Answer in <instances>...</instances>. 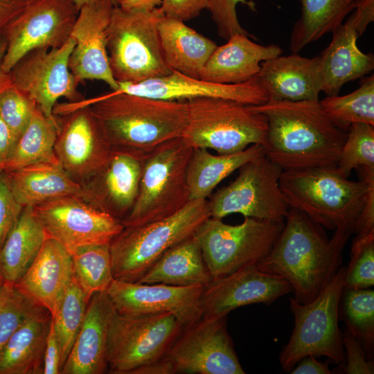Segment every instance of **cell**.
Segmentation results:
<instances>
[{
  "mask_svg": "<svg viewBox=\"0 0 374 374\" xmlns=\"http://www.w3.org/2000/svg\"><path fill=\"white\" fill-rule=\"evenodd\" d=\"M250 107L266 117L265 154L283 170L337 166L347 132L330 121L319 100Z\"/></svg>",
  "mask_w": 374,
  "mask_h": 374,
  "instance_id": "obj_1",
  "label": "cell"
},
{
  "mask_svg": "<svg viewBox=\"0 0 374 374\" xmlns=\"http://www.w3.org/2000/svg\"><path fill=\"white\" fill-rule=\"evenodd\" d=\"M352 233L337 229L328 239L323 226L290 208L282 231L256 266L262 271L286 280L293 289L294 299L301 303H309L340 267L344 247Z\"/></svg>",
  "mask_w": 374,
  "mask_h": 374,
  "instance_id": "obj_2",
  "label": "cell"
},
{
  "mask_svg": "<svg viewBox=\"0 0 374 374\" xmlns=\"http://www.w3.org/2000/svg\"><path fill=\"white\" fill-rule=\"evenodd\" d=\"M89 106L112 149L146 152L181 137L188 122L186 100L152 98L113 91L101 96L56 104L53 114L63 116Z\"/></svg>",
  "mask_w": 374,
  "mask_h": 374,
  "instance_id": "obj_3",
  "label": "cell"
},
{
  "mask_svg": "<svg viewBox=\"0 0 374 374\" xmlns=\"http://www.w3.org/2000/svg\"><path fill=\"white\" fill-rule=\"evenodd\" d=\"M360 179L349 180L336 166L283 170L279 184L290 206L331 230L354 233L371 190L374 168H359Z\"/></svg>",
  "mask_w": 374,
  "mask_h": 374,
  "instance_id": "obj_4",
  "label": "cell"
},
{
  "mask_svg": "<svg viewBox=\"0 0 374 374\" xmlns=\"http://www.w3.org/2000/svg\"><path fill=\"white\" fill-rule=\"evenodd\" d=\"M210 217L208 201L197 199L168 217L125 227L109 243L114 279L138 282L167 250Z\"/></svg>",
  "mask_w": 374,
  "mask_h": 374,
  "instance_id": "obj_5",
  "label": "cell"
},
{
  "mask_svg": "<svg viewBox=\"0 0 374 374\" xmlns=\"http://www.w3.org/2000/svg\"><path fill=\"white\" fill-rule=\"evenodd\" d=\"M193 151L181 136L145 153L138 195L122 221L125 227L168 217L190 201L187 171Z\"/></svg>",
  "mask_w": 374,
  "mask_h": 374,
  "instance_id": "obj_6",
  "label": "cell"
},
{
  "mask_svg": "<svg viewBox=\"0 0 374 374\" xmlns=\"http://www.w3.org/2000/svg\"><path fill=\"white\" fill-rule=\"evenodd\" d=\"M161 8L150 11L113 9L107 28V48L118 82L137 83L169 74L161 48L158 24Z\"/></svg>",
  "mask_w": 374,
  "mask_h": 374,
  "instance_id": "obj_7",
  "label": "cell"
},
{
  "mask_svg": "<svg viewBox=\"0 0 374 374\" xmlns=\"http://www.w3.org/2000/svg\"><path fill=\"white\" fill-rule=\"evenodd\" d=\"M186 103L188 122L181 137L193 148L228 154L254 144L264 146L267 118L250 105L217 98H195Z\"/></svg>",
  "mask_w": 374,
  "mask_h": 374,
  "instance_id": "obj_8",
  "label": "cell"
},
{
  "mask_svg": "<svg viewBox=\"0 0 374 374\" xmlns=\"http://www.w3.org/2000/svg\"><path fill=\"white\" fill-rule=\"evenodd\" d=\"M345 270L346 267H340L310 302L301 303L290 298L294 327L279 357L284 371L290 373L302 358L308 355L324 356L340 366L344 364L346 357L338 318Z\"/></svg>",
  "mask_w": 374,
  "mask_h": 374,
  "instance_id": "obj_9",
  "label": "cell"
},
{
  "mask_svg": "<svg viewBox=\"0 0 374 374\" xmlns=\"http://www.w3.org/2000/svg\"><path fill=\"white\" fill-rule=\"evenodd\" d=\"M284 222L244 217L242 223L230 225L222 219H206L195 235L213 280L262 260L282 231Z\"/></svg>",
  "mask_w": 374,
  "mask_h": 374,
  "instance_id": "obj_10",
  "label": "cell"
},
{
  "mask_svg": "<svg viewBox=\"0 0 374 374\" xmlns=\"http://www.w3.org/2000/svg\"><path fill=\"white\" fill-rule=\"evenodd\" d=\"M183 328L170 312L123 315L114 311L107 337V369L111 373L130 374L162 359Z\"/></svg>",
  "mask_w": 374,
  "mask_h": 374,
  "instance_id": "obj_11",
  "label": "cell"
},
{
  "mask_svg": "<svg viewBox=\"0 0 374 374\" xmlns=\"http://www.w3.org/2000/svg\"><path fill=\"white\" fill-rule=\"evenodd\" d=\"M238 177L208 201L211 217L240 213L244 217L284 222L290 209L280 190L282 168L265 154L239 169Z\"/></svg>",
  "mask_w": 374,
  "mask_h": 374,
  "instance_id": "obj_12",
  "label": "cell"
},
{
  "mask_svg": "<svg viewBox=\"0 0 374 374\" xmlns=\"http://www.w3.org/2000/svg\"><path fill=\"white\" fill-rule=\"evenodd\" d=\"M78 12L71 0H29L0 34L6 42L4 71L9 73L32 51L64 44L71 37Z\"/></svg>",
  "mask_w": 374,
  "mask_h": 374,
  "instance_id": "obj_13",
  "label": "cell"
},
{
  "mask_svg": "<svg viewBox=\"0 0 374 374\" xmlns=\"http://www.w3.org/2000/svg\"><path fill=\"white\" fill-rule=\"evenodd\" d=\"M31 207L46 238L59 242L70 253L84 246L109 244L125 228L81 197H61Z\"/></svg>",
  "mask_w": 374,
  "mask_h": 374,
  "instance_id": "obj_14",
  "label": "cell"
},
{
  "mask_svg": "<svg viewBox=\"0 0 374 374\" xmlns=\"http://www.w3.org/2000/svg\"><path fill=\"white\" fill-rule=\"evenodd\" d=\"M165 357L175 373H245L226 329V317L203 316L184 328Z\"/></svg>",
  "mask_w": 374,
  "mask_h": 374,
  "instance_id": "obj_15",
  "label": "cell"
},
{
  "mask_svg": "<svg viewBox=\"0 0 374 374\" xmlns=\"http://www.w3.org/2000/svg\"><path fill=\"white\" fill-rule=\"evenodd\" d=\"M75 42L71 37L62 46L39 48L24 56L9 72L14 87L33 100L46 117L60 98L82 100L79 82L69 69V59Z\"/></svg>",
  "mask_w": 374,
  "mask_h": 374,
  "instance_id": "obj_16",
  "label": "cell"
},
{
  "mask_svg": "<svg viewBox=\"0 0 374 374\" xmlns=\"http://www.w3.org/2000/svg\"><path fill=\"white\" fill-rule=\"evenodd\" d=\"M61 116L55 154L69 175L82 184L105 166L112 148L89 106Z\"/></svg>",
  "mask_w": 374,
  "mask_h": 374,
  "instance_id": "obj_17",
  "label": "cell"
},
{
  "mask_svg": "<svg viewBox=\"0 0 374 374\" xmlns=\"http://www.w3.org/2000/svg\"><path fill=\"white\" fill-rule=\"evenodd\" d=\"M204 287L128 283L114 279L106 292L118 314L170 312L185 328L203 317L201 296Z\"/></svg>",
  "mask_w": 374,
  "mask_h": 374,
  "instance_id": "obj_18",
  "label": "cell"
},
{
  "mask_svg": "<svg viewBox=\"0 0 374 374\" xmlns=\"http://www.w3.org/2000/svg\"><path fill=\"white\" fill-rule=\"evenodd\" d=\"M115 6L100 1L79 10L71 37L75 42L69 59V69L80 82L99 80L112 91L118 88L111 71L107 48V28Z\"/></svg>",
  "mask_w": 374,
  "mask_h": 374,
  "instance_id": "obj_19",
  "label": "cell"
},
{
  "mask_svg": "<svg viewBox=\"0 0 374 374\" xmlns=\"http://www.w3.org/2000/svg\"><path fill=\"white\" fill-rule=\"evenodd\" d=\"M292 292L291 285L284 278L260 271L256 264L248 265L204 287L201 296L203 316L227 317L235 308L258 303L269 305Z\"/></svg>",
  "mask_w": 374,
  "mask_h": 374,
  "instance_id": "obj_20",
  "label": "cell"
},
{
  "mask_svg": "<svg viewBox=\"0 0 374 374\" xmlns=\"http://www.w3.org/2000/svg\"><path fill=\"white\" fill-rule=\"evenodd\" d=\"M118 83V88L116 91L161 100L217 98L248 105H260L269 101V95L257 76L240 84H221L172 71L166 75L137 83Z\"/></svg>",
  "mask_w": 374,
  "mask_h": 374,
  "instance_id": "obj_21",
  "label": "cell"
},
{
  "mask_svg": "<svg viewBox=\"0 0 374 374\" xmlns=\"http://www.w3.org/2000/svg\"><path fill=\"white\" fill-rule=\"evenodd\" d=\"M145 153L112 149L105 166L82 184L84 199L122 222L136 200Z\"/></svg>",
  "mask_w": 374,
  "mask_h": 374,
  "instance_id": "obj_22",
  "label": "cell"
},
{
  "mask_svg": "<svg viewBox=\"0 0 374 374\" xmlns=\"http://www.w3.org/2000/svg\"><path fill=\"white\" fill-rule=\"evenodd\" d=\"M73 278L71 253L57 240L46 238L30 267L13 286L53 315Z\"/></svg>",
  "mask_w": 374,
  "mask_h": 374,
  "instance_id": "obj_23",
  "label": "cell"
},
{
  "mask_svg": "<svg viewBox=\"0 0 374 374\" xmlns=\"http://www.w3.org/2000/svg\"><path fill=\"white\" fill-rule=\"evenodd\" d=\"M114 311L106 291L92 295L62 374H102L107 370V337Z\"/></svg>",
  "mask_w": 374,
  "mask_h": 374,
  "instance_id": "obj_24",
  "label": "cell"
},
{
  "mask_svg": "<svg viewBox=\"0 0 374 374\" xmlns=\"http://www.w3.org/2000/svg\"><path fill=\"white\" fill-rule=\"evenodd\" d=\"M363 33L354 12L332 32L330 43L319 55L321 91L326 95H338L344 84L374 69L373 55L363 53L357 45L358 37Z\"/></svg>",
  "mask_w": 374,
  "mask_h": 374,
  "instance_id": "obj_25",
  "label": "cell"
},
{
  "mask_svg": "<svg viewBox=\"0 0 374 374\" xmlns=\"http://www.w3.org/2000/svg\"><path fill=\"white\" fill-rule=\"evenodd\" d=\"M257 77L269 101L319 100L322 91L319 55L308 58L293 53L280 55L262 62Z\"/></svg>",
  "mask_w": 374,
  "mask_h": 374,
  "instance_id": "obj_26",
  "label": "cell"
},
{
  "mask_svg": "<svg viewBox=\"0 0 374 374\" xmlns=\"http://www.w3.org/2000/svg\"><path fill=\"white\" fill-rule=\"evenodd\" d=\"M235 34L226 43L217 46L204 69L199 79L221 84H240L257 76L264 61L280 55L281 48L276 44L261 45L249 37Z\"/></svg>",
  "mask_w": 374,
  "mask_h": 374,
  "instance_id": "obj_27",
  "label": "cell"
},
{
  "mask_svg": "<svg viewBox=\"0 0 374 374\" xmlns=\"http://www.w3.org/2000/svg\"><path fill=\"white\" fill-rule=\"evenodd\" d=\"M52 315L37 303L0 353V374H43Z\"/></svg>",
  "mask_w": 374,
  "mask_h": 374,
  "instance_id": "obj_28",
  "label": "cell"
},
{
  "mask_svg": "<svg viewBox=\"0 0 374 374\" xmlns=\"http://www.w3.org/2000/svg\"><path fill=\"white\" fill-rule=\"evenodd\" d=\"M4 173L14 198L23 207L64 196L85 197L82 185L59 162H40Z\"/></svg>",
  "mask_w": 374,
  "mask_h": 374,
  "instance_id": "obj_29",
  "label": "cell"
},
{
  "mask_svg": "<svg viewBox=\"0 0 374 374\" xmlns=\"http://www.w3.org/2000/svg\"><path fill=\"white\" fill-rule=\"evenodd\" d=\"M165 60L172 71L199 78L216 43L188 26L184 21L163 15L158 24Z\"/></svg>",
  "mask_w": 374,
  "mask_h": 374,
  "instance_id": "obj_30",
  "label": "cell"
},
{
  "mask_svg": "<svg viewBox=\"0 0 374 374\" xmlns=\"http://www.w3.org/2000/svg\"><path fill=\"white\" fill-rule=\"evenodd\" d=\"M213 280L194 233L167 250L138 283L206 287Z\"/></svg>",
  "mask_w": 374,
  "mask_h": 374,
  "instance_id": "obj_31",
  "label": "cell"
},
{
  "mask_svg": "<svg viewBox=\"0 0 374 374\" xmlns=\"http://www.w3.org/2000/svg\"><path fill=\"white\" fill-rule=\"evenodd\" d=\"M263 154L264 146L258 144L228 154L215 155L205 148L194 149L187 171L190 201L206 199L224 179Z\"/></svg>",
  "mask_w": 374,
  "mask_h": 374,
  "instance_id": "obj_32",
  "label": "cell"
},
{
  "mask_svg": "<svg viewBox=\"0 0 374 374\" xmlns=\"http://www.w3.org/2000/svg\"><path fill=\"white\" fill-rule=\"evenodd\" d=\"M46 238L44 230L32 207H24L0 251V269L6 283L13 285L23 276Z\"/></svg>",
  "mask_w": 374,
  "mask_h": 374,
  "instance_id": "obj_33",
  "label": "cell"
},
{
  "mask_svg": "<svg viewBox=\"0 0 374 374\" xmlns=\"http://www.w3.org/2000/svg\"><path fill=\"white\" fill-rule=\"evenodd\" d=\"M300 18L290 35V50L297 53L308 44L332 33L355 8L356 0H299Z\"/></svg>",
  "mask_w": 374,
  "mask_h": 374,
  "instance_id": "obj_34",
  "label": "cell"
},
{
  "mask_svg": "<svg viewBox=\"0 0 374 374\" xmlns=\"http://www.w3.org/2000/svg\"><path fill=\"white\" fill-rule=\"evenodd\" d=\"M59 129L58 118L54 115L46 117L37 107L3 171H12L40 162H59L54 151Z\"/></svg>",
  "mask_w": 374,
  "mask_h": 374,
  "instance_id": "obj_35",
  "label": "cell"
},
{
  "mask_svg": "<svg viewBox=\"0 0 374 374\" xmlns=\"http://www.w3.org/2000/svg\"><path fill=\"white\" fill-rule=\"evenodd\" d=\"M330 121L347 132L353 123L374 125V75L364 78L359 88L344 96H328L319 101Z\"/></svg>",
  "mask_w": 374,
  "mask_h": 374,
  "instance_id": "obj_36",
  "label": "cell"
},
{
  "mask_svg": "<svg viewBox=\"0 0 374 374\" xmlns=\"http://www.w3.org/2000/svg\"><path fill=\"white\" fill-rule=\"evenodd\" d=\"M74 277L88 301L114 280L109 244L78 247L71 253Z\"/></svg>",
  "mask_w": 374,
  "mask_h": 374,
  "instance_id": "obj_37",
  "label": "cell"
},
{
  "mask_svg": "<svg viewBox=\"0 0 374 374\" xmlns=\"http://www.w3.org/2000/svg\"><path fill=\"white\" fill-rule=\"evenodd\" d=\"M75 277L65 290L52 319L60 347L62 370L82 326L87 303Z\"/></svg>",
  "mask_w": 374,
  "mask_h": 374,
  "instance_id": "obj_38",
  "label": "cell"
},
{
  "mask_svg": "<svg viewBox=\"0 0 374 374\" xmlns=\"http://www.w3.org/2000/svg\"><path fill=\"white\" fill-rule=\"evenodd\" d=\"M339 306L346 329L360 342L371 359L374 346L373 290L344 288Z\"/></svg>",
  "mask_w": 374,
  "mask_h": 374,
  "instance_id": "obj_39",
  "label": "cell"
},
{
  "mask_svg": "<svg viewBox=\"0 0 374 374\" xmlns=\"http://www.w3.org/2000/svg\"><path fill=\"white\" fill-rule=\"evenodd\" d=\"M344 177L350 176L353 169L374 168V130L366 123H353L347 131L336 166Z\"/></svg>",
  "mask_w": 374,
  "mask_h": 374,
  "instance_id": "obj_40",
  "label": "cell"
},
{
  "mask_svg": "<svg viewBox=\"0 0 374 374\" xmlns=\"http://www.w3.org/2000/svg\"><path fill=\"white\" fill-rule=\"evenodd\" d=\"M374 285V231L354 238L345 270V289L371 288Z\"/></svg>",
  "mask_w": 374,
  "mask_h": 374,
  "instance_id": "obj_41",
  "label": "cell"
},
{
  "mask_svg": "<svg viewBox=\"0 0 374 374\" xmlns=\"http://www.w3.org/2000/svg\"><path fill=\"white\" fill-rule=\"evenodd\" d=\"M36 304L12 284L5 283L0 288V353Z\"/></svg>",
  "mask_w": 374,
  "mask_h": 374,
  "instance_id": "obj_42",
  "label": "cell"
},
{
  "mask_svg": "<svg viewBox=\"0 0 374 374\" xmlns=\"http://www.w3.org/2000/svg\"><path fill=\"white\" fill-rule=\"evenodd\" d=\"M37 106L13 84L0 94V116L16 142L27 128Z\"/></svg>",
  "mask_w": 374,
  "mask_h": 374,
  "instance_id": "obj_43",
  "label": "cell"
},
{
  "mask_svg": "<svg viewBox=\"0 0 374 374\" xmlns=\"http://www.w3.org/2000/svg\"><path fill=\"white\" fill-rule=\"evenodd\" d=\"M246 5L253 11L256 10V3L247 0H211L208 10L211 18L217 26V34L227 40L231 36L242 33H249L242 27L239 22L236 8L238 4Z\"/></svg>",
  "mask_w": 374,
  "mask_h": 374,
  "instance_id": "obj_44",
  "label": "cell"
},
{
  "mask_svg": "<svg viewBox=\"0 0 374 374\" xmlns=\"http://www.w3.org/2000/svg\"><path fill=\"white\" fill-rule=\"evenodd\" d=\"M23 208L14 198L3 171L0 175V251Z\"/></svg>",
  "mask_w": 374,
  "mask_h": 374,
  "instance_id": "obj_45",
  "label": "cell"
},
{
  "mask_svg": "<svg viewBox=\"0 0 374 374\" xmlns=\"http://www.w3.org/2000/svg\"><path fill=\"white\" fill-rule=\"evenodd\" d=\"M346 357L343 368L347 374L373 373V363L366 354L360 342L346 329L342 335Z\"/></svg>",
  "mask_w": 374,
  "mask_h": 374,
  "instance_id": "obj_46",
  "label": "cell"
},
{
  "mask_svg": "<svg viewBox=\"0 0 374 374\" xmlns=\"http://www.w3.org/2000/svg\"><path fill=\"white\" fill-rule=\"evenodd\" d=\"M211 0H161V9L164 15L184 21L197 17L208 9Z\"/></svg>",
  "mask_w": 374,
  "mask_h": 374,
  "instance_id": "obj_47",
  "label": "cell"
},
{
  "mask_svg": "<svg viewBox=\"0 0 374 374\" xmlns=\"http://www.w3.org/2000/svg\"><path fill=\"white\" fill-rule=\"evenodd\" d=\"M60 347L52 319L44 352L43 374H60Z\"/></svg>",
  "mask_w": 374,
  "mask_h": 374,
  "instance_id": "obj_48",
  "label": "cell"
},
{
  "mask_svg": "<svg viewBox=\"0 0 374 374\" xmlns=\"http://www.w3.org/2000/svg\"><path fill=\"white\" fill-rule=\"evenodd\" d=\"M29 0H0V34Z\"/></svg>",
  "mask_w": 374,
  "mask_h": 374,
  "instance_id": "obj_49",
  "label": "cell"
},
{
  "mask_svg": "<svg viewBox=\"0 0 374 374\" xmlns=\"http://www.w3.org/2000/svg\"><path fill=\"white\" fill-rule=\"evenodd\" d=\"M16 143L10 130L0 116V167L2 170L10 157Z\"/></svg>",
  "mask_w": 374,
  "mask_h": 374,
  "instance_id": "obj_50",
  "label": "cell"
},
{
  "mask_svg": "<svg viewBox=\"0 0 374 374\" xmlns=\"http://www.w3.org/2000/svg\"><path fill=\"white\" fill-rule=\"evenodd\" d=\"M294 366L290 373L292 374H330L332 371L328 366L316 359L312 355L302 358Z\"/></svg>",
  "mask_w": 374,
  "mask_h": 374,
  "instance_id": "obj_51",
  "label": "cell"
},
{
  "mask_svg": "<svg viewBox=\"0 0 374 374\" xmlns=\"http://www.w3.org/2000/svg\"><path fill=\"white\" fill-rule=\"evenodd\" d=\"M175 373L171 362L165 357L156 362L136 368L130 374H172Z\"/></svg>",
  "mask_w": 374,
  "mask_h": 374,
  "instance_id": "obj_52",
  "label": "cell"
},
{
  "mask_svg": "<svg viewBox=\"0 0 374 374\" xmlns=\"http://www.w3.org/2000/svg\"><path fill=\"white\" fill-rule=\"evenodd\" d=\"M117 6L128 11H150L159 8L161 0H116Z\"/></svg>",
  "mask_w": 374,
  "mask_h": 374,
  "instance_id": "obj_53",
  "label": "cell"
},
{
  "mask_svg": "<svg viewBox=\"0 0 374 374\" xmlns=\"http://www.w3.org/2000/svg\"><path fill=\"white\" fill-rule=\"evenodd\" d=\"M6 51V42L0 35V94L12 85L9 73L4 71L3 61Z\"/></svg>",
  "mask_w": 374,
  "mask_h": 374,
  "instance_id": "obj_54",
  "label": "cell"
},
{
  "mask_svg": "<svg viewBox=\"0 0 374 374\" xmlns=\"http://www.w3.org/2000/svg\"><path fill=\"white\" fill-rule=\"evenodd\" d=\"M78 10L84 5L100 1H109L112 3L115 6H117L116 0H71Z\"/></svg>",
  "mask_w": 374,
  "mask_h": 374,
  "instance_id": "obj_55",
  "label": "cell"
},
{
  "mask_svg": "<svg viewBox=\"0 0 374 374\" xmlns=\"http://www.w3.org/2000/svg\"><path fill=\"white\" fill-rule=\"evenodd\" d=\"M6 281L0 269V288L5 284Z\"/></svg>",
  "mask_w": 374,
  "mask_h": 374,
  "instance_id": "obj_56",
  "label": "cell"
},
{
  "mask_svg": "<svg viewBox=\"0 0 374 374\" xmlns=\"http://www.w3.org/2000/svg\"><path fill=\"white\" fill-rule=\"evenodd\" d=\"M2 172H3V170H2V169H1V167H0V175H1V174Z\"/></svg>",
  "mask_w": 374,
  "mask_h": 374,
  "instance_id": "obj_57",
  "label": "cell"
},
{
  "mask_svg": "<svg viewBox=\"0 0 374 374\" xmlns=\"http://www.w3.org/2000/svg\"><path fill=\"white\" fill-rule=\"evenodd\" d=\"M357 1H359V0H356Z\"/></svg>",
  "mask_w": 374,
  "mask_h": 374,
  "instance_id": "obj_58",
  "label": "cell"
}]
</instances>
